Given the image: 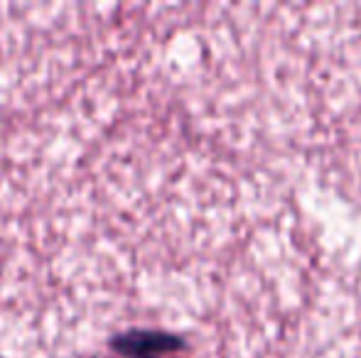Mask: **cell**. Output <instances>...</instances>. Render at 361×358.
Here are the masks:
<instances>
[{"mask_svg": "<svg viewBox=\"0 0 361 358\" xmlns=\"http://www.w3.org/2000/svg\"><path fill=\"white\" fill-rule=\"evenodd\" d=\"M111 346L126 358H162L182 349V339L165 331H128L116 336Z\"/></svg>", "mask_w": 361, "mask_h": 358, "instance_id": "1", "label": "cell"}]
</instances>
